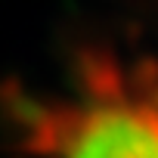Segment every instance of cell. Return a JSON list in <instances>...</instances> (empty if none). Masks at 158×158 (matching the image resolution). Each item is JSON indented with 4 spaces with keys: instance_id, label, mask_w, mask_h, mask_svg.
Returning a JSON list of instances; mask_svg holds the SVG:
<instances>
[{
    "instance_id": "cell-1",
    "label": "cell",
    "mask_w": 158,
    "mask_h": 158,
    "mask_svg": "<svg viewBox=\"0 0 158 158\" xmlns=\"http://www.w3.org/2000/svg\"><path fill=\"white\" fill-rule=\"evenodd\" d=\"M65 158H158V115L124 102L84 112Z\"/></svg>"
},
{
    "instance_id": "cell-2",
    "label": "cell",
    "mask_w": 158,
    "mask_h": 158,
    "mask_svg": "<svg viewBox=\"0 0 158 158\" xmlns=\"http://www.w3.org/2000/svg\"><path fill=\"white\" fill-rule=\"evenodd\" d=\"M74 77L81 84L84 96L90 102H99L96 109L127 102L124 71H121L115 53L106 47H81L77 50L74 53Z\"/></svg>"
},
{
    "instance_id": "cell-4",
    "label": "cell",
    "mask_w": 158,
    "mask_h": 158,
    "mask_svg": "<svg viewBox=\"0 0 158 158\" xmlns=\"http://www.w3.org/2000/svg\"><path fill=\"white\" fill-rule=\"evenodd\" d=\"M139 106H143V109H149L152 115H158V87H155V90H149V93L139 99Z\"/></svg>"
},
{
    "instance_id": "cell-3",
    "label": "cell",
    "mask_w": 158,
    "mask_h": 158,
    "mask_svg": "<svg viewBox=\"0 0 158 158\" xmlns=\"http://www.w3.org/2000/svg\"><path fill=\"white\" fill-rule=\"evenodd\" d=\"M124 84H127V90L136 93V102H139L149 90L158 87V59L155 56H139L130 65V71L124 74Z\"/></svg>"
}]
</instances>
